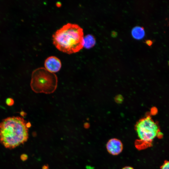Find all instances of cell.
I'll return each mask as SVG.
<instances>
[{
	"instance_id": "9",
	"label": "cell",
	"mask_w": 169,
	"mask_h": 169,
	"mask_svg": "<svg viewBox=\"0 0 169 169\" xmlns=\"http://www.w3.org/2000/svg\"><path fill=\"white\" fill-rule=\"evenodd\" d=\"M14 102V100L11 98H7L6 100V103L8 106H12Z\"/></svg>"
},
{
	"instance_id": "7",
	"label": "cell",
	"mask_w": 169,
	"mask_h": 169,
	"mask_svg": "<svg viewBox=\"0 0 169 169\" xmlns=\"http://www.w3.org/2000/svg\"><path fill=\"white\" fill-rule=\"evenodd\" d=\"M131 34L136 39H141L145 36V32L143 27L136 26L133 28L131 31Z\"/></svg>"
},
{
	"instance_id": "3",
	"label": "cell",
	"mask_w": 169,
	"mask_h": 169,
	"mask_svg": "<svg viewBox=\"0 0 169 169\" xmlns=\"http://www.w3.org/2000/svg\"><path fill=\"white\" fill-rule=\"evenodd\" d=\"M135 128L139 139L135 144L138 149H143L151 147L156 138H161L163 136L158 124L150 115L138 120Z\"/></svg>"
},
{
	"instance_id": "6",
	"label": "cell",
	"mask_w": 169,
	"mask_h": 169,
	"mask_svg": "<svg viewBox=\"0 0 169 169\" xmlns=\"http://www.w3.org/2000/svg\"><path fill=\"white\" fill-rule=\"evenodd\" d=\"M45 68L49 71L54 73L58 72L60 69L62 64L60 60L55 56H50L45 60Z\"/></svg>"
},
{
	"instance_id": "13",
	"label": "cell",
	"mask_w": 169,
	"mask_h": 169,
	"mask_svg": "<svg viewBox=\"0 0 169 169\" xmlns=\"http://www.w3.org/2000/svg\"><path fill=\"white\" fill-rule=\"evenodd\" d=\"M42 169H49V166L48 165H44L43 166Z\"/></svg>"
},
{
	"instance_id": "5",
	"label": "cell",
	"mask_w": 169,
	"mask_h": 169,
	"mask_svg": "<svg viewBox=\"0 0 169 169\" xmlns=\"http://www.w3.org/2000/svg\"><path fill=\"white\" fill-rule=\"evenodd\" d=\"M106 148L110 154L112 155H117L121 152L123 149L122 142L116 138L109 140L106 144Z\"/></svg>"
},
{
	"instance_id": "11",
	"label": "cell",
	"mask_w": 169,
	"mask_h": 169,
	"mask_svg": "<svg viewBox=\"0 0 169 169\" xmlns=\"http://www.w3.org/2000/svg\"><path fill=\"white\" fill-rule=\"evenodd\" d=\"M146 43L148 45L150 46L152 44V41L151 40H148L146 41Z\"/></svg>"
},
{
	"instance_id": "2",
	"label": "cell",
	"mask_w": 169,
	"mask_h": 169,
	"mask_svg": "<svg viewBox=\"0 0 169 169\" xmlns=\"http://www.w3.org/2000/svg\"><path fill=\"white\" fill-rule=\"evenodd\" d=\"M83 29L76 24L68 23L53 35L54 44L59 50L69 54L79 52L84 47Z\"/></svg>"
},
{
	"instance_id": "12",
	"label": "cell",
	"mask_w": 169,
	"mask_h": 169,
	"mask_svg": "<svg viewBox=\"0 0 169 169\" xmlns=\"http://www.w3.org/2000/svg\"><path fill=\"white\" fill-rule=\"evenodd\" d=\"M122 169H134L133 167L130 166H125Z\"/></svg>"
},
{
	"instance_id": "4",
	"label": "cell",
	"mask_w": 169,
	"mask_h": 169,
	"mask_svg": "<svg viewBox=\"0 0 169 169\" xmlns=\"http://www.w3.org/2000/svg\"><path fill=\"white\" fill-rule=\"evenodd\" d=\"M57 84L56 75L44 68H37L32 72L30 85L36 93H52L56 90Z\"/></svg>"
},
{
	"instance_id": "8",
	"label": "cell",
	"mask_w": 169,
	"mask_h": 169,
	"mask_svg": "<svg viewBox=\"0 0 169 169\" xmlns=\"http://www.w3.org/2000/svg\"><path fill=\"white\" fill-rule=\"evenodd\" d=\"M84 47L87 49L93 47L96 42L95 37L91 34L87 35L84 37Z\"/></svg>"
},
{
	"instance_id": "1",
	"label": "cell",
	"mask_w": 169,
	"mask_h": 169,
	"mask_svg": "<svg viewBox=\"0 0 169 169\" xmlns=\"http://www.w3.org/2000/svg\"><path fill=\"white\" fill-rule=\"evenodd\" d=\"M30 126L23 117L19 116L3 119L0 123V143L10 149L23 144L28 138V128Z\"/></svg>"
},
{
	"instance_id": "10",
	"label": "cell",
	"mask_w": 169,
	"mask_h": 169,
	"mask_svg": "<svg viewBox=\"0 0 169 169\" xmlns=\"http://www.w3.org/2000/svg\"><path fill=\"white\" fill-rule=\"evenodd\" d=\"M160 169H169V161H165L161 166Z\"/></svg>"
}]
</instances>
